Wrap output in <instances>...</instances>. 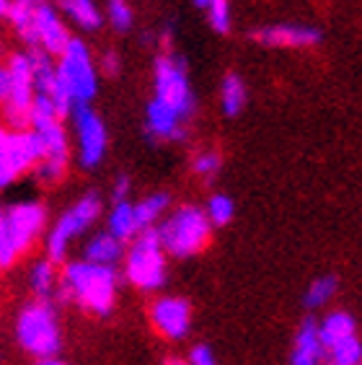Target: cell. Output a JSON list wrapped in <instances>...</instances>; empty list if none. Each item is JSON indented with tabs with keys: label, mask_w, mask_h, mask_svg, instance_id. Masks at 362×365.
Returning <instances> with one entry per match:
<instances>
[{
	"label": "cell",
	"mask_w": 362,
	"mask_h": 365,
	"mask_svg": "<svg viewBox=\"0 0 362 365\" xmlns=\"http://www.w3.org/2000/svg\"><path fill=\"white\" fill-rule=\"evenodd\" d=\"M86 262L90 264H104V267H114L119 259H122V241L114 239L112 233H96L93 239L86 241Z\"/></svg>",
	"instance_id": "obj_19"
},
{
	"label": "cell",
	"mask_w": 362,
	"mask_h": 365,
	"mask_svg": "<svg viewBox=\"0 0 362 365\" xmlns=\"http://www.w3.org/2000/svg\"><path fill=\"white\" fill-rule=\"evenodd\" d=\"M205 11H207L210 26L215 29L217 34H228V31H230V6H228V0H212Z\"/></svg>",
	"instance_id": "obj_30"
},
{
	"label": "cell",
	"mask_w": 362,
	"mask_h": 365,
	"mask_svg": "<svg viewBox=\"0 0 362 365\" xmlns=\"http://www.w3.org/2000/svg\"><path fill=\"white\" fill-rule=\"evenodd\" d=\"M19 179L14 163H11V153H8V127L0 125V190H6Z\"/></svg>",
	"instance_id": "obj_29"
},
{
	"label": "cell",
	"mask_w": 362,
	"mask_h": 365,
	"mask_svg": "<svg viewBox=\"0 0 362 365\" xmlns=\"http://www.w3.org/2000/svg\"><path fill=\"white\" fill-rule=\"evenodd\" d=\"M233 212H236V207H233V200H230V197L212 195V197H210L205 215H207V220L212 225H225V223H230Z\"/></svg>",
	"instance_id": "obj_28"
},
{
	"label": "cell",
	"mask_w": 362,
	"mask_h": 365,
	"mask_svg": "<svg viewBox=\"0 0 362 365\" xmlns=\"http://www.w3.org/2000/svg\"><path fill=\"white\" fill-rule=\"evenodd\" d=\"M145 130L155 140H184V138H187L184 117H181L179 112H174L171 106L160 104L158 98H153V101L148 104Z\"/></svg>",
	"instance_id": "obj_16"
},
{
	"label": "cell",
	"mask_w": 362,
	"mask_h": 365,
	"mask_svg": "<svg viewBox=\"0 0 362 365\" xmlns=\"http://www.w3.org/2000/svg\"><path fill=\"white\" fill-rule=\"evenodd\" d=\"M195 3H197V8H207L212 0H195Z\"/></svg>",
	"instance_id": "obj_39"
},
{
	"label": "cell",
	"mask_w": 362,
	"mask_h": 365,
	"mask_svg": "<svg viewBox=\"0 0 362 365\" xmlns=\"http://www.w3.org/2000/svg\"><path fill=\"white\" fill-rule=\"evenodd\" d=\"M31 3H44V0H31Z\"/></svg>",
	"instance_id": "obj_41"
},
{
	"label": "cell",
	"mask_w": 362,
	"mask_h": 365,
	"mask_svg": "<svg viewBox=\"0 0 362 365\" xmlns=\"http://www.w3.org/2000/svg\"><path fill=\"white\" fill-rule=\"evenodd\" d=\"M109 21L117 31H127L133 26V11L127 6L125 0H112L109 3Z\"/></svg>",
	"instance_id": "obj_32"
},
{
	"label": "cell",
	"mask_w": 362,
	"mask_h": 365,
	"mask_svg": "<svg viewBox=\"0 0 362 365\" xmlns=\"http://www.w3.org/2000/svg\"><path fill=\"white\" fill-rule=\"evenodd\" d=\"M153 76H155V98H158L160 104L171 106L184 120L192 117V112H195V93H192V86H189L184 60L174 55L158 57Z\"/></svg>",
	"instance_id": "obj_8"
},
{
	"label": "cell",
	"mask_w": 362,
	"mask_h": 365,
	"mask_svg": "<svg viewBox=\"0 0 362 365\" xmlns=\"http://www.w3.org/2000/svg\"><path fill=\"white\" fill-rule=\"evenodd\" d=\"M39 133L44 143V155L42 161L34 166L36 179L42 184H57L68 171V158H70V140L68 130H65L60 117H52L47 122H39L36 127H31Z\"/></svg>",
	"instance_id": "obj_10"
},
{
	"label": "cell",
	"mask_w": 362,
	"mask_h": 365,
	"mask_svg": "<svg viewBox=\"0 0 362 365\" xmlns=\"http://www.w3.org/2000/svg\"><path fill=\"white\" fill-rule=\"evenodd\" d=\"M106 231L112 233L114 239L119 241H130L138 236V228H135V215H133V205L122 200V202H114V210L109 215V228Z\"/></svg>",
	"instance_id": "obj_23"
},
{
	"label": "cell",
	"mask_w": 362,
	"mask_h": 365,
	"mask_svg": "<svg viewBox=\"0 0 362 365\" xmlns=\"http://www.w3.org/2000/svg\"><path fill=\"white\" fill-rule=\"evenodd\" d=\"M8 3H11V0H0V16H6V8H8Z\"/></svg>",
	"instance_id": "obj_38"
},
{
	"label": "cell",
	"mask_w": 362,
	"mask_h": 365,
	"mask_svg": "<svg viewBox=\"0 0 362 365\" xmlns=\"http://www.w3.org/2000/svg\"><path fill=\"white\" fill-rule=\"evenodd\" d=\"M57 282H60V277H57L55 264L49 259L36 262L34 267H31V272H29V285H31V290L39 298H52L57 290Z\"/></svg>",
	"instance_id": "obj_24"
},
{
	"label": "cell",
	"mask_w": 362,
	"mask_h": 365,
	"mask_svg": "<svg viewBox=\"0 0 362 365\" xmlns=\"http://www.w3.org/2000/svg\"><path fill=\"white\" fill-rule=\"evenodd\" d=\"M47 212L39 202L26 200L8 207L0 220V269L14 267L19 257L26 254L42 236Z\"/></svg>",
	"instance_id": "obj_2"
},
{
	"label": "cell",
	"mask_w": 362,
	"mask_h": 365,
	"mask_svg": "<svg viewBox=\"0 0 362 365\" xmlns=\"http://www.w3.org/2000/svg\"><path fill=\"white\" fill-rule=\"evenodd\" d=\"M326 365H331V363H326Z\"/></svg>",
	"instance_id": "obj_42"
},
{
	"label": "cell",
	"mask_w": 362,
	"mask_h": 365,
	"mask_svg": "<svg viewBox=\"0 0 362 365\" xmlns=\"http://www.w3.org/2000/svg\"><path fill=\"white\" fill-rule=\"evenodd\" d=\"M70 34L60 16L47 3H36V47H42L47 55H57L68 47Z\"/></svg>",
	"instance_id": "obj_15"
},
{
	"label": "cell",
	"mask_w": 362,
	"mask_h": 365,
	"mask_svg": "<svg viewBox=\"0 0 362 365\" xmlns=\"http://www.w3.org/2000/svg\"><path fill=\"white\" fill-rule=\"evenodd\" d=\"M210 220L205 210L195 205H184L176 212H171L160 225H155V236L163 249V254H171L176 259L195 257L207 246L210 241Z\"/></svg>",
	"instance_id": "obj_4"
},
{
	"label": "cell",
	"mask_w": 362,
	"mask_h": 365,
	"mask_svg": "<svg viewBox=\"0 0 362 365\" xmlns=\"http://www.w3.org/2000/svg\"><path fill=\"white\" fill-rule=\"evenodd\" d=\"M101 207H104L101 197L90 192V195L81 197V200H78V202L73 205L65 215H60V220L55 223V228L49 231L47 244H44L47 246V259L52 262V264L65 262V254H68L70 241L78 239V236H83L90 225L96 223L98 215H101Z\"/></svg>",
	"instance_id": "obj_6"
},
{
	"label": "cell",
	"mask_w": 362,
	"mask_h": 365,
	"mask_svg": "<svg viewBox=\"0 0 362 365\" xmlns=\"http://www.w3.org/2000/svg\"><path fill=\"white\" fill-rule=\"evenodd\" d=\"M168 207V195L158 192V195H150L145 200H140L138 205H133V215H135V228L145 231V228H153L158 223V218L166 212Z\"/></svg>",
	"instance_id": "obj_22"
},
{
	"label": "cell",
	"mask_w": 362,
	"mask_h": 365,
	"mask_svg": "<svg viewBox=\"0 0 362 365\" xmlns=\"http://www.w3.org/2000/svg\"><path fill=\"white\" fill-rule=\"evenodd\" d=\"M125 277L140 290H158L166 282V257L155 236V225L135 236L125 262Z\"/></svg>",
	"instance_id": "obj_5"
},
{
	"label": "cell",
	"mask_w": 362,
	"mask_h": 365,
	"mask_svg": "<svg viewBox=\"0 0 362 365\" xmlns=\"http://www.w3.org/2000/svg\"><path fill=\"white\" fill-rule=\"evenodd\" d=\"M251 39L267 47H314L321 42V31L311 26H298V24H277V26L257 29Z\"/></svg>",
	"instance_id": "obj_13"
},
{
	"label": "cell",
	"mask_w": 362,
	"mask_h": 365,
	"mask_svg": "<svg viewBox=\"0 0 362 365\" xmlns=\"http://www.w3.org/2000/svg\"><path fill=\"white\" fill-rule=\"evenodd\" d=\"M98 68H101V73H104V76H109V78L119 76V55H117V52H106V55L101 57Z\"/></svg>",
	"instance_id": "obj_34"
},
{
	"label": "cell",
	"mask_w": 362,
	"mask_h": 365,
	"mask_svg": "<svg viewBox=\"0 0 362 365\" xmlns=\"http://www.w3.org/2000/svg\"><path fill=\"white\" fill-rule=\"evenodd\" d=\"M150 322H153L160 337L184 339L189 334V327H192V309H189V303L184 298L166 295V298H158L153 303Z\"/></svg>",
	"instance_id": "obj_12"
},
{
	"label": "cell",
	"mask_w": 362,
	"mask_h": 365,
	"mask_svg": "<svg viewBox=\"0 0 362 365\" xmlns=\"http://www.w3.org/2000/svg\"><path fill=\"white\" fill-rule=\"evenodd\" d=\"M57 8L68 16L70 21L83 29V31H96L104 24L101 11L96 8L93 0H57Z\"/></svg>",
	"instance_id": "obj_21"
},
{
	"label": "cell",
	"mask_w": 362,
	"mask_h": 365,
	"mask_svg": "<svg viewBox=\"0 0 362 365\" xmlns=\"http://www.w3.org/2000/svg\"><path fill=\"white\" fill-rule=\"evenodd\" d=\"M246 104V86L241 81V76L228 73L223 81V112L228 117H236Z\"/></svg>",
	"instance_id": "obj_26"
},
{
	"label": "cell",
	"mask_w": 362,
	"mask_h": 365,
	"mask_svg": "<svg viewBox=\"0 0 362 365\" xmlns=\"http://www.w3.org/2000/svg\"><path fill=\"white\" fill-rule=\"evenodd\" d=\"M78 135V158L83 169H96L106 153V127L88 104H73L70 109Z\"/></svg>",
	"instance_id": "obj_11"
},
{
	"label": "cell",
	"mask_w": 362,
	"mask_h": 365,
	"mask_svg": "<svg viewBox=\"0 0 362 365\" xmlns=\"http://www.w3.org/2000/svg\"><path fill=\"white\" fill-rule=\"evenodd\" d=\"M127 195H130V179L122 174V176H117V182H114V187H112V200L114 202H122V200H127Z\"/></svg>",
	"instance_id": "obj_35"
},
{
	"label": "cell",
	"mask_w": 362,
	"mask_h": 365,
	"mask_svg": "<svg viewBox=\"0 0 362 365\" xmlns=\"http://www.w3.org/2000/svg\"><path fill=\"white\" fill-rule=\"evenodd\" d=\"M355 329H357V322L352 314H347V311L329 314V317L319 324V337H321V344H324V350H329V347L334 342H339V339L352 337Z\"/></svg>",
	"instance_id": "obj_20"
},
{
	"label": "cell",
	"mask_w": 362,
	"mask_h": 365,
	"mask_svg": "<svg viewBox=\"0 0 362 365\" xmlns=\"http://www.w3.org/2000/svg\"><path fill=\"white\" fill-rule=\"evenodd\" d=\"M16 337L24 350L31 352L34 358H52L63 347L60 334V319H57L55 303L49 298L29 301L16 319Z\"/></svg>",
	"instance_id": "obj_3"
},
{
	"label": "cell",
	"mask_w": 362,
	"mask_h": 365,
	"mask_svg": "<svg viewBox=\"0 0 362 365\" xmlns=\"http://www.w3.org/2000/svg\"><path fill=\"white\" fill-rule=\"evenodd\" d=\"M119 274L114 267L90 264V262H70L60 274V301H76L81 309L106 317L117 298Z\"/></svg>",
	"instance_id": "obj_1"
},
{
	"label": "cell",
	"mask_w": 362,
	"mask_h": 365,
	"mask_svg": "<svg viewBox=\"0 0 362 365\" xmlns=\"http://www.w3.org/2000/svg\"><path fill=\"white\" fill-rule=\"evenodd\" d=\"M6 71H8V98L3 101V120H6L8 130H26L29 109H31V101L36 96L26 52L11 57Z\"/></svg>",
	"instance_id": "obj_9"
},
{
	"label": "cell",
	"mask_w": 362,
	"mask_h": 365,
	"mask_svg": "<svg viewBox=\"0 0 362 365\" xmlns=\"http://www.w3.org/2000/svg\"><path fill=\"white\" fill-rule=\"evenodd\" d=\"M326 358V350L319 337V324L314 319H306L295 334L293 352H290V365H321Z\"/></svg>",
	"instance_id": "obj_17"
},
{
	"label": "cell",
	"mask_w": 362,
	"mask_h": 365,
	"mask_svg": "<svg viewBox=\"0 0 362 365\" xmlns=\"http://www.w3.org/2000/svg\"><path fill=\"white\" fill-rule=\"evenodd\" d=\"M326 363L331 365H360L362 363V344L357 339V334L347 339H339L326 350Z\"/></svg>",
	"instance_id": "obj_25"
},
{
	"label": "cell",
	"mask_w": 362,
	"mask_h": 365,
	"mask_svg": "<svg viewBox=\"0 0 362 365\" xmlns=\"http://www.w3.org/2000/svg\"><path fill=\"white\" fill-rule=\"evenodd\" d=\"M189 365H217V363H215V358H212L210 347H205V344H197L195 350L189 352Z\"/></svg>",
	"instance_id": "obj_33"
},
{
	"label": "cell",
	"mask_w": 362,
	"mask_h": 365,
	"mask_svg": "<svg viewBox=\"0 0 362 365\" xmlns=\"http://www.w3.org/2000/svg\"><path fill=\"white\" fill-rule=\"evenodd\" d=\"M36 365H68L65 363V360H60V358H55V355H52V358H42L39 360V363Z\"/></svg>",
	"instance_id": "obj_36"
},
{
	"label": "cell",
	"mask_w": 362,
	"mask_h": 365,
	"mask_svg": "<svg viewBox=\"0 0 362 365\" xmlns=\"http://www.w3.org/2000/svg\"><path fill=\"white\" fill-rule=\"evenodd\" d=\"M336 290H339V280H336L334 274H324V277L311 282V288H308V293H306V306L308 309H321V306H326V303L336 295Z\"/></svg>",
	"instance_id": "obj_27"
},
{
	"label": "cell",
	"mask_w": 362,
	"mask_h": 365,
	"mask_svg": "<svg viewBox=\"0 0 362 365\" xmlns=\"http://www.w3.org/2000/svg\"><path fill=\"white\" fill-rule=\"evenodd\" d=\"M8 153H11V163H14L16 174L21 176L26 171H34V166L42 161L44 155V143L36 130L26 127V130H8Z\"/></svg>",
	"instance_id": "obj_14"
},
{
	"label": "cell",
	"mask_w": 362,
	"mask_h": 365,
	"mask_svg": "<svg viewBox=\"0 0 362 365\" xmlns=\"http://www.w3.org/2000/svg\"><path fill=\"white\" fill-rule=\"evenodd\" d=\"M166 365H189L187 360H179V358H171V360H166Z\"/></svg>",
	"instance_id": "obj_37"
},
{
	"label": "cell",
	"mask_w": 362,
	"mask_h": 365,
	"mask_svg": "<svg viewBox=\"0 0 362 365\" xmlns=\"http://www.w3.org/2000/svg\"><path fill=\"white\" fill-rule=\"evenodd\" d=\"M220 166H223V161H220V155L212 153V150H207V153H200L195 158V171L202 179H207V182H212L217 176V171H220Z\"/></svg>",
	"instance_id": "obj_31"
},
{
	"label": "cell",
	"mask_w": 362,
	"mask_h": 365,
	"mask_svg": "<svg viewBox=\"0 0 362 365\" xmlns=\"http://www.w3.org/2000/svg\"><path fill=\"white\" fill-rule=\"evenodd\" d=\"M57 78L63 81L68 88L73 104H88L96 96V65L90 60V52L86 42L81 39H70L68 47L60 52V63H57Z\"/></svg>",
	"instance_id": "obj_7"
},
{
	"label": "cell",
	"mask_w": 362,
	"mask_h": 365,
	"mask_svg": "<svg viewBox=\"0 0 362 365\" xmlns=\"http://www.w3.org/2000/svg\"><path fill=\"white\" fill-rule=\"evenodd\" d=\"M3 212H6V210H3V205H0V220H3Z\"/></svg>",
	"instance_id": "obj_40"
},
{
	"label": "cell",
	"mask_w": 362,
	"mask_h": 365,
	"mask_svg": "<svg viewBox=\"0 0 362 365\" xmlns=\"http://www.w3.org/2000/svg\"><path fill=\"white\" fill-rule=\"evenodd\" d=\"M8 21L14 24L16 34L21 36L29 47H36V3L31 0H11L6 8Z\"/></svg>",
	"instance_id": "obj_18"
}]
</instances>
